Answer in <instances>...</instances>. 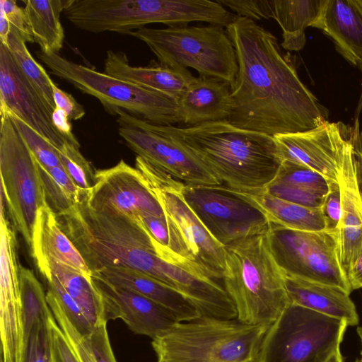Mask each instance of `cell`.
<instances>
[{
	"label": "cell",
	"instance_id": "19",
	"mask_svg": "<svg viewBox=\"0 0 362 362\" xmlns=\"http://www.w3.org/2000/svg\"><path fill=\"white\" fill-rule=\"evenodd\" d=\"M104 73L140 87L160 93L177 102L194 78L187 69L151 61L146 66H132L125 53L108 50Z\"/></svg>",
	"mask_w": 362,
	"mask_h": 362
},
{
	"label": "cell",
	"instance_id": "8",
	"mask_svg": "<svg viewBox=\"0 0 362 362\" xmlns=\"http://www.w3.org/2000/svg\"><path fill=\"white\" fill-rule=\"evenodd\" d=\"M36 54L50 74L97 98L108 113L119 109L158 125L173 126L180 122L177 102L160 93L99 72L57 53L39 51Z\"/></svg>",
	"mask_w": 362,
	"mask_h": 362
},
{
	"label": "cell",
	"instance_id": "30",
	"mask_svg": "<svg viewBox=\"0 0 362 362\" xmlns=\"http://www.w3.org/2000/svg\"><path fill=\"white\" fill-rule=\"evenodd\" d=\"M21 296L23 318L24 345L35 326L52 315L42 284L32 270L21 265Z\"/></svg>",
	"mask_w": 362,
	"mask_h": 362
},
{
	"label": "cell",
	"instance_id": "21",
	"mask_svg": "<svg viewBox=\"0 0 362 362\" xmlns=\"http://www.w3.org/2000/svg\"><path fill=\"white\" fill-rule=\"evenodd\" d=\"M339 182L341 216L338 230V257L347 277L362 247V205L356 187L354 152L345 160Z\"/></svg>",
	"mask_w": 362,
	"mask_h": 362
},
{
	"label": "cell",
	"instance_id": "31",
	"mask_svg": "<svg viewBox=\"0 0 362 362\" xmlns=\"http://www.w3.org/2000/svg\"><path fill=\"white\" fill-rule=\"evenodd\" d=\"M37 165L47 202L56 214L86 198L63 168Z\"/></svg>",
	"mask_w": 362,
	"mask_h": 362
},
{
	"label": "cell",
	"instance_id": "52",
	"mask_svg": "<svg viewBox=\"0 0 362 362\" xmlns=\"http://www.w3.org/2000/svg\"><path fill=\"white\" fill-rule=\"evenodd\" d=\"M50 362H54L53 358H52H52H51Z\"/></svg>",
	"mask_w": 362,
	"mask_h": 362
},
{
	"label": "cell",
	"instance_id": "20",
	"mask_svg": "<svg viewBox=\"0 0 362 362\" xmlns=\"http://www.w3.org/2000/svg\"><path fill=\"white\" fill-rule=\"evenodd\" d=\"M30 250L38 269L52 259L92 276L83 256L62 229L56 213L48 204L37 213Z\"/></svg>",
	"mask_w": 362,
	"mask_h": 362
},
{
	"label": "cell",
	"instance_id": "28",
	"mask_svg": "<svg viewBox=\"0 0 362 362\" xmlns=\"http://www.w3.org/2000/svg\"><path fill=\"white\" fill-rule=\"evenodd\" d=\"M246 194L262 209L270 223L298 230H326L321 208L297 204L271 195L265 191Z\"/></svg>",
	"mask_w": 362,
	"mask_h": 362
},
{
	"label": "cell",
	"instance_id": "23",
	"mask_svg": "<svg viewBox=\"0 0 362 362\" xmlns=\"http://www.w3.org/2000/svg\"><path fill=\"white\" fill-rule=\"evenodd\" d=\"M97 274L113 285L139 293L171 311L180 322L202 316L197 306L184 295L136 270L103 268Z\"/></svg>",
	"mask_w": 362,
	"mask_h": 362
},
{
	"label": "cell",
	"instance_id": "50",
	"mask_svg": "<svg viewBox=\"0 0 362 362\" xmlns=\"http://www.w3.org/2000/svg\"><path fill=\"white\" fill-rule=\"evenodd\" d=\"M356 331H357V333L361 339V345H362V327H358L357 328ZM356 362H362V349H361V357Z\"/></svg>",
	"mask_w": 362,
	"mask_h": 362
},
{
	"label": "cell",
	"instance_id": "38",
	"mask_svg": "<svg viewBox=\"0 0 362 362\" xmlns=\"http://www.w3.org/2000/svg\"><path fill=\"white\" fill-rule=\"evenodd\" d=\"M47 321L37 324L32 330L26 344L23 362H50L52 348Z\"/></svg>",
	"mask_w": 362,
	"mask_h": 362
},
{
	"label": "cell",
	"instance_id": "16",
	"mask_svg": "<svg viewBox=\"0 0 362 362\" xmlns=\"http://www.w3.org/2000/svg\"><path fill=\"white\" fill-rule=\"evenodd\" d=\"M92 279L101 296L107 322L121 319L134 333L152 339L180 322L171 311L139 293L113 285L95 273Z\"/></svg>",
	"mask_w": 362,
	"mask_h": 362
},
{
	"label": "cell",
	"instance_id": "22",
	"mask_svg": "<svg viewBox=\"0 0 362 362\" xmlns=\"http://www.w3.org/2000/svg\"><path fill=\"white\" fill-rule=\"evenodd\" d=\"M285 287L291 303L342 320L348 326L358 325L356 306L347 291L332 285L284 275Z\"/></svg>",
	"mask_w": 362,
	"mask_h": 362
},
{
	"label": "cell",
	"instance_id": "47",
	"mask_svg": "<svg viewBox=\"0 0 362 362\" xmlns=\"http://www.w3.org/2000/svg\"><path fill=\"white\" fill-rule=\"evenodd\" d=\"M347 279L351 291L362 288V247L349 272Z\"/></svg>",
	"mask_w": 362,
	"mask_h": 362
},
{
	"label": "cell",
	"instance_id": "3",
	"mask_svg": "<svg viewBox=\"0 0 362 362\" xmlns=\"http://www.w3.org/2000/svg\"><path fill=\"white\" fill-rule=\"evenodd\" d=\"M222 282L237 318L247 325H271L291 303L268 232L225 247Z\"/></svg>",
	"mask_w": 362,
	"mask_h": 362
},
{
	"label": "cell",
	"instance_id": "14",
	"mask_svg": "<svg viewBox=\"0 0 362 362\" xmlns=\"http://www.w3.org/2000/svg\"><path fill=\"white\" fill-rule=\"evenodd\" d=\"M91 209L118 212L136 218L140 214L164 216V211L139 170L123 160L95 171V181L84 199Z\"/></svg>",
	"mask_w": 362,
	"mask_h": 362
},
{
	"label": "cell",
	"instance_id": "39",
	"mask_svg": "<svg viewBox=\"0 0 362 362\" xmlns=\"http://www.w3.org/2000/svg\"><path fill=\"white\" fill-rule=\"evenodd\" d=\"M264 191L280 199L315 209L321 208L325 197L274 181Z\"/></svg>",
	"mask_w": 362,
	"mask_h": 362
},
{
	"label": "cell",
	"instance_id": "25",
	"mask_svg": "<svg viewBox=\"0 0 362 362\" xmlns=\"http://www.w3.org/2000/svg\"><path fill=\"white\" fill-rule=\"evenodd\" d=\"M328 0H272V18L282 30L281 46L300 51L306 43L308 27L321 28Z\"/></svg>",
	"mask_w": 362,
	"mask_h": 362
},
{
	"label": "cell",
	"instance_id": "34",
	"mask_svg": "<svg viewBox=\"0 0 362 362\" xmlns=\"http://www.w3.org/2000/svg\"><path fill=\"white\" fill-rule=\"evenodd\" d=\"M47 303L59 327L66 336L80 362H96L87 337L83 336L71 322L57 298L49 288L46 293Z\"/></svg>",
	"mask_w": 362,
	"mask_h": 362
},
{
	"label": "cell",
	"instance_id": "6",
	"mask_svg": "<svg viewBox=\"0 0 362 362\" xmlns=\"http://www.w3.org/2000/svg\"><path fill=\"white\" fill-rule=\"evenodd\" d=\"M64 13L81 30L120 34L152 23L221 25L226 17L223 6L211 0H70Z\"/></svg>",
	"mask_w": 362,
	"mask_h": 362
},
{
	"label": "cell",
	"instance_id": "48",
	"mask_svg": "<svg viewBox=\"0 0 362 362\" xmlns=\"http://www.w3.org/2000/svg\"><path fill=\"white\" fill-rule=\"evenodd\" d=\"M327 362H343L340 349L337 351Z\"/></svg>",
	"mask_w": 362,
	"mask_h": 362
},
{
	"label": "cell",
	"instance_id": "46",
	"mask_svg": "<svg viewBox=\"0 0 362 362\" xmlns=\"http://www.w3.org/2000/svg\"><path fill=\"white\" fill-rule=\"evenodd\" d=\"M69 118L64 111L56 107L52 114V122L55 129L70 143L80 147V144L72 132Z\"/></svg>",
	"mask_w": 362,
	"mask_h": 362
},
{
	"label": "cell",
	"instance_id": "40",
	"mask_svg": "<svg viewBox=\"0 0 362 362\" xmlns=\"http://www.w3.org/2000/svg\"><path fill=\"white\" fill-rule=\"evenodd\" d=\"M238 17L250 20L272 18V0H216Z\"/></svg>",
	"mask_w": 362,
	"mask_h": 362
},
{
	"label": "cell",
	"instance_id": "36",
	"mask_svg": "<svg viewBox=\"0 0 362 362\" xmlns=\"http://www.w3.org/2000/svg\"><path fill=\"white\" fill-rule=\"evenodd\" d=\"M10 33L14 34L26 42H34L24 8L16 1L0 0V41L6 46Z\"/></svg>",
	"mask_w": 362,
	"mask_h": 362
},
{
	"label": "cell",
	"instance_id": "26",
	"mask_svg": "<svg viewBox=\"0 0 362 362\" xmlns=\"http://www.w3.org/2000/svg\"><path fill=\"white\" fill-rule=\"evenodd\" d=\"M23 2L30 29L40 51L58 54L64 40L60 14L70 0H24Z\"/></svg>",
	"mask_w": 362,
	"mask_h": 362
},
{
	"label": "cell",
	"instance_id": "24",
	"mask_svg": "<svg viewBox=\"0 0 362 362\" xmlns=\"http://www.w3.org/2000/svg\"><path fill=\"white\" fill-rule=\"evenodd\" d=\"M321 30L337 51L362 71V13L354 0H328Z\"/></svg>",
	"mask_w": 362,
	"mask_h": 362
},
{
	"label": "cell",
	"instance_id": "49",
	"mask_svg": "<svg viewBox=\"0 0 362 362\" xmlns=\"http://www.w3.org/2000/svg\"><path fill=\"white\" fill-rule=\"evenodd\" d=\"M362 110V88H361V95L358 102V104L356 105V118H358V115Z\"/></svg>",
	"mask_w": 362,
	"mask_h": 362
},
{
	"label": "cell",
	"instance_id": "1",
	"mask_svg": "<svg viewBox=\"0 0 362 362\" xmlns=\"http://www.w3.org/2000/svg\"><path fill=\"white\" fill-rule=\"evenodd\" d=\"M226 30L238 65L230 85V124L274 136L328 122V110L302 83L293 56L281 50L272 33L238 16Z\"/></svg>",
	"mask_w": 362,
	"mask_h": 362
},
{
	"label": "cell",
	"instance_id": "35",
	"mask_svg": "<svg viewBox=\"0 0 362 362\" xmlns=\"http://www.w3.org/2000/svg\"><path fill=\"white\" fill-rule=\"evenodd\" d=\"M3 113L7 114L10 117L28 147L40 165L46 168H63L57 148L55 146L12 112H0V114Z\"/></svg>",
	"mask_w": 362,
	"mask_h": 362
},
{
	"label": "cell",
	"instance_id": "15",
	"mask_svg": "<svg viewBox=\"0 0 362 362\" xmlns=\"http://www.w3.org/2000/svg\"><path fill=\"white\" fill-rule=\"evenodd\" d=\"M118 132L137 156L185 185H221L196 156L172 139L125 124H119Z\"/></svg>",
	"mask_w": 362,
	"mask_h": 362
},
{
	"label": "cell",
	"instance_id": "17",
	"mask_svg": "<svg viewBox=\"0 0 362 362\" xmlns=\"http://www.w3.org/2000/svg\"><path fill=\"white\" fill-rule=\"evenodd\" d=\"M12 112L59 148L68 141L54 127L52 113L18 69L8 48L0 43V112Z\"/></svg>",
	"mask_w": 362,
	"mask_h": 362
},
{
	"label": "cell",
	"instance_id": "18",
	"mask_svg": "<svg viewBox=\"0 0 362 362\" xmlns=\"http://www.w3.org/2000/svg\"><path fill=\"white\" fill-rule=\"evenodd\" d=\"M177 103L180 122L188 127L228 121L233 108L230 84L214 77H194Z\"/></svg>",
	"mask_w": 362,
	"mask_h": 362
},
{
	"label": "cell",
	"instance_id": "41",
	"mask_svg": "<svg viewBox=\"0 0 362 362\" xmlns=\"http://www.w3.org/2000/svg\"><path fill=\"white\" fill-rule=\"evenodd\" d=\"M321 211L326 230L338 231L341 216V190L339 182L330 180L329 192L325 197Z\"/></svg>",
	"mask_w": 362,
	"mask_h": 362
},
{
	"label": "cell",
	"instance_id": "2",
	"mask_svg": "<svg viewBox=\"0 0 362 362\" xmlns=\"http://www.w3.org/2000/svg\"><path fill=\"white\" fill-rule=\"evenodd\" d=\"M116 115L119 124L146 129L180 144L221 184L241 193L264 191L275 180L282 163L274 136L228 121L181 128L152 124L122 110Z\"/></svg>",
	"mask_w": 362,
	"mask_h": 362
},
{
	"label": "cell",
	"instance_id": "43",
	"mask_svg": "<svg viewBox=\"0 0 362 362\" xmlns=\"http://www.w3.org/2000/svg\"><path fill=\"white\" fill-rule=\"evenodd\" d=\"M107 322L103 321L94 326L86 336L96 362H117L110 343Z\"/></svg>",
	"mask_w": 362,
	"mask_h": 362
},
{
	"label": "cell",
	"instance_id": "7",
	"mask_svg": "<svg viewBox=\"0 0 362 362\" xmlns=\"http://www.w3.org/2000/svg\"><path fill=\"white\" fill-rule=\"evenodd\" d=\"M226 28L216 24L146 27L129 31L144 42L159 62L174 68H192L199 76L234 82L238 65L234 45Z\"/></svg>",
	"mask_w": 362,
	"mask_h": 362
},
{
	"label": "cell",
	"instance_id": "11",
	"mask_svg": "<svg viewBox=\"0 0 362 362\" xmlns=\"http://www.w3.org/2000/svg\"><path fill=\"white\" fill-rule=\"evenodd\" d=\"M268 238L284 275L351 288L339 264L338 231H304L270 223Z\"/></svg>",
	"mask_w": 362,
	"mask_h": 362
},
{
	"label": "cell",
	"instance_id": "27",
	"mask_svg": "<svg viewBox=\"0 0 362 362\" xmlns=\"http://www.w3.org/2000/svg\"><path fill=\"white\" fill-rule=\"evenodd\" d=\"M39 271L44 278L49 274L57 278L80 306L93 327L105 321L102 298L92 276H86L74 269L52 259L47 260Z\"/></svg>",
	"mask_w": 362,
	"mask_h": 362
},
{
	"label": "cell",
	"instance_id": "4",
	"mask_svg": "<svg viewBox=\"0 0 362 362\" xmlns=\"http://www.w3.org/2000/svg\"><path fill=\"white\" fill-rule=\"evenodd\" d=\"M269 326L202 315L179 322L151 344L157 362H260Z\"/></svg>",
	"mask_w": 362,
	"mask_h": 362
},
{
	"label": "cell",
	"instance_id": "32",
	"mask_svg": "<svg viewBox=\"0 0 362 362\" xmlns=\"http://www.w3.org/2000/svg\"><path fill=\"white\" fill-rule=\"evenodd\" d=\"M274 181L325 196L329 192L330 180L305 165L282 160Z\"/></svg>",
	"mask_w": 362,
	"mask_h": 362
},
{
	"label": "cell",
	"instance_id": "13",
	"mask_svg": "<svg viewBox=\"0 0 362 362\" xmlns=\"http://www.w3.org/2000/svg\"><path fill=\"white\" fill-rule=\"evenodd\" d=\"M353 127L329 122L313 129L274 136L282 160L308 167L339 181L346 158L353 153Z\"/></svg>",
	"mask_w": 362,
	"mask_h": 362
},
{
	"label": "cell",
	"instance_id": "12",
	"mask_svg": "<svg viewBox=\"0 0 362 362\" xmlns=\"http://www.w3.org/2000/svg\"><path fill=\"white\" fill-rule=\"evenodd\" d=\"M183 197L209 233L223 247L268 232L270 223L244 193L221 185H184Z\"/></svg>",
	"mask_w": 362,
	"mask_h": 362
},
{
	"label": "cell",
	"instance_id": "10",
	"mask_svg": "<svg viewBox=\"0 0 362 362\" xmlns=\"http://www.w3.org/2000/svg\"><path fill=\"white\" fill-rule=\"evenodd\" d=\"M1 195L16 230L30 247L38 210L47 204L37 162L5 113L0 126Z\"/></svg>",
	"mask_w": 362,
	"mask_h": 362
},
{
	"label": "cell",
	"instance_id": "45",
	"mask_svg": "<svg viewBox=\"0 0 362 362\" xmlns=\"http://www.w3.org/2000/svg\"><path fill=\"white\" fill-rule=\"evenodd\" d=\"M354 164L357 191L362 205V129L358 118L355 119L353 126Z\"/></svg>",
	"mask_w": 362,
	"mask_h": 362
},
{
	"label": "cell",
	"instance_id": "42",
	"mask_svg": "<svg viewBox=\"0 0 362 362\" xmlns=\"http://www.w3.org/2000/svg\"><path fill=\"white\" fill-rule=\"evenodd\" d=\"M54 362H80L52 314L47 321Z\"/></svg>",
	"mask_w": 362,
	"mask_h": 362
},
{
	"label": "cell",
	"instance_id": "9",
	"mask_svg": "<svg viewBox=\"0 0 362 362\" xmlns=\"http://www.w3.org/2000/svg\"><path fill=\"white\" fill-rule=\"evenodd\" d=\"M347 323L290 303L272 323L260 351V362H327L337 351Z\"/></svg>",
	"mask_w": 362,
	"mask_h": 362
},
{
	"label": "cell",
	"instance_id": "37",
	"mask_svg": "<svg viewBox=\"0 0 362 362\" xmlns=\"http://www.w3.org/2000/svg\"><path fill=\"white\" fill-rule=\"evenodd\" d=\"M45 279L47 283V288L54 293L71 322L81 335L88 336L93 327L78 303L54 275L49 274Z\"/></svg>",
	"mask_w": 362,
	"mask_h": 362
},
{
	"label": "cell",
	"instance_id": "33",
	"mask_svg": "<svg viewBox=\"0 0 362 362\" xmlns=\"http://www.w3.org/2000/svg\"><path fill=\"white\" fill-rule=\"evenodd\" d=\"M79 148L65 141L57 151L64 169L86 198L94 185L95 171Z\"/></svg>",
	"mask_w": 362,
	"mask_h": 362
},
{
	"label": "cell",
	"instance_id": "5",
	"mask_svg": "<svg viewBox=\"0 0 362 362\" xmlns=\"http://www.w3.org/2000/svg\"><path fill=\"white\" fill-rule=\"evenodd\" d=\"M135 165L168 221L171 241L167 262L222 282L225 247L209 233L186 202L182 194L185 184L139 156Z\"/></svg>",
	"mask_w": 362,
	"mask_h": 362
},
{
	"label": "cell",
	"instance_id": "29",
	"mask_svg": "<svg viewBox=\"0 0 362 362\" xmlns=\"http://www.w3.org/2000/svg\"><path fill=\"white\" fill-rule=\"evenodd\" d=\"M6 47L22 75L52 114L56 108L52 88V80L45 69L31 55L25 42L16 35H8Z\"/></svg>",
	"mask_w": 362,
	"mask_h": 362
},
{
	"label": "cell",
	"instance_id": "44",
	"mask_svg": "<svg viewBox=\"0 0 362 362\" xmlns=\"http://www.w3.org/2000/svg\"><path fill=\"white\" fill-rule=\"evenodd\" d=\"M52 88L56 107L64 111L70 120H78L85 115L86 111L83 106L78 103L70 93L60 89L53 81Z\"/></svg>",
	"mask_w": 362,
	"mask_h": 362
},
{
	"label": "cell",
	"instance_id": "51",
	"mask_svg": "<svg viewBox=\"0 0 362 362\" xmlns=\"http://www.w3.org/2000/svg\"><path fill=\"white\" fill-rule=\"evenodd\" d=\"M354 2L362 13V0H354Z\"/></svg>",
	"mask_w": 362,
	"mask_h": 362
}]
</instances>
